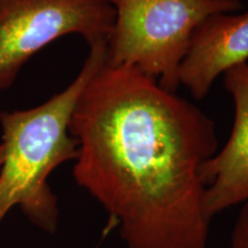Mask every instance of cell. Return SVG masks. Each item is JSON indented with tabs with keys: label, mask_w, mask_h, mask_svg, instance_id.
Segmentation results:
<instances>
[{
	"label": "cell",
	"mask_w": 248,
	"mask_h": 248,
	"mask_svg": "<svg viewBox=\"0 0 248 248\" xmlns=\"http://www.w3.org/2000/svg\"><path fill=\"white\" fill-rule=\"evenodd\" d=\"M73 173L119 228L126 248H208L203 167L215 124L131 67L102 66L71 117Z\"/></svg>",
	"instance_id": "cell-1"
},
{
	"label": "cell",
	"mask_w": 248,
	"mask_h": 248,
	"mask_svg": "<svg viewBox=\"0 0 248 248\" xmlns=\"http://www.w3.org/2000/svg\"><path fill=\"white\" fill-rule=\"evenodd\" d=\"M230 248H248V200L241 204L231 234Z\"/></svg>",
	"instance_id": "cell-7"
},
{
	"label": "cell",
	"mask_w": 248,
	"mask_h": 248,
	"mask_svg": "<svg viewBox=\"0 0 248 248\" xmlns=\"http://www.w3.org/2000/svg\"><path fill=\"white\" fill-rule=\"evenodd\" d=\"M115 21L106 64L131 67L176 92L188 43L204 18L243 9L239 0H110Z\"/></svg>",
	"instance_id": "cell-3"
},
{
	"label": "cell",
	"mask_w": 248,
	"mask_h": 248,
	"mask_svg": "<svg viewBox=\"0 0 248 248\" xmlns=\"http://www.w3.org/2000/svg\"><path fill=\"white\" fill-rule=\"evenodd\" d=\"M234 106L228 141L203 167L204 209L210 219L248 200V63L224 74Z\"/></svg>",
	"instance_id": "cell-5"
},
{
	"label": "cell",
	"mask_w": 248,
	"mask_h": 248,
	"mask_svg": "<svg viewBox=\"0 0 248 248\" xmlns=\"http://www.w3.org/2000/svg\"><path fill=\"white\" fill-rule=\"evenodd\" d=\"M114 21L110 0H0V91L61 37L78 35L89 46L108 43Z\"/></svg>",
	"instance_id": "cell-4"
},
{
	"label": "cell",
	"mask_w": 248,
	"mask_h": 248,
	"mask_svg": "<svg viewBox=\"0 0 248 248\" xmlns=\"http://www.w3.org/2000/svg\"><path fill=\"white\" fill-rule=\"evenodd\" d=\"M2 161H4V145L0 142V167H1Z\"/></svg>",
	"instance_id": "cell-8"
},
{
	"label": "cell",
	"mask_w": 248,
	"mask_h": 248,
	"mask_svg": "<svg viewBox=\"0 0 248 248\" xmlns=\"http://www.w3.org/2000/svg\"><path fill=\"white\" fill-rule=\"evenodd\" d=\"M88 58L73 82L44 104L1 111L4 161L0 167V224L18 206L28 219L46 232L57 230L58 199L47 179L61 164L75 161L76 139L69 126L86 85L107 59V44L89 46Z\"/></svg>",
	"instance_id": "cell-2"
},
{
	"label": "cell",
	"mask_w": 248,
	"mask_h": 248,
	"mask_svg": "<svg viewBox=\"0 0 248 248\" xmlns=\"http://www.w3.org/2000/svg\"><path fill=\"white\" fill-rule=\"evenodd\" d=\"M248 63V11L217 13L201 22L179 68V84L201 100L226 71Z\"/></svg>",
	"instance_id": "cell-6"
},
{
	"label": "cell",
	"mask_w": 248,
	"mask_h": 248,
	"mask_svg": "<svg viewBox=\"0 0 248 248\" xmlns=\"http://www.w3.org/2000/svg\"><path fill=\"white\" fill-rule=\"evenodd\" d=\"M239 1H243V0H239Z\"/></svg>",
	"instance_id": "cell-9"
}]
</instances>
